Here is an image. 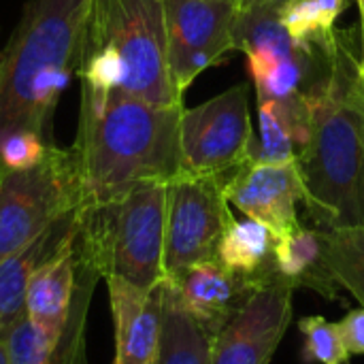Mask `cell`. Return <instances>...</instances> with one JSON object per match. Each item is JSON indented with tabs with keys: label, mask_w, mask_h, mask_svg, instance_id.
I'll use <instances>...</instances> for the list:
<instances>
[{
	"label": "cell",
	"mask_w": 364,
	"mask_h": 364,
	"mask_svg": "<svg viewBox=\"0 0 364 364\" xmlns=\"http://www.w3.org/2000/svg\"><path fill=\"white\" fill-rule=\"evenodd\" d=\"M224 183V177L183 171L166 183L164 277L218 258L220 241L235 220Z\"/></svg>",
	"instance_id": "obj_7"
},
{
	"label": "cell",
	"mask_w": 364,
	"mask_h": 364,
	"mask_svg": "<svg viewBox=\"0 0 364 364\" xmlns=\"http://www.w3.org/2000/svg\"><path fill=\"white\" fill-rule=\"evenodd\" d=\"M77 226L79 209L60 218L26 247L0 260V335L26 316V290L32 275L70 239H75Z\"/></svg>",
	"instance_id": "obj_15"
},
{
	"label": "cell",
	"mask_w": 364,
	"mask_h": 364,
	"mask_svg": "<svg viewBox=\"0 0 364 364\" xmlns=\"http://www.w3.org/2000/svg\"><path fill=\"white\" fill-rule=\"evenodd\" d=\"M292 294L282 279L258 286L213 335L209 364H271L292 324Z\"/></svg>",
	"instance_id": "obj_10"
},
{
	"label": "cell",
	"mask_w": 364,
	"mask_h": 364,
	"mask_svg": "<svg viewBox=\"0 0 364 364\" xmlns=\"http://www.w3.org/2000/svg\"><path fill=\"white\" fill-rule=\"evenodd\" d=\"M166 183L141 181L124 194L79 207L77 252L98 277L154 290L164 279Z\"/></svg>",
	"instance_id": "obj_5"
},
{
	"label": "cell",
	"mask_w": 364,
	"mask_h": 364,
	"mask_svg": "<svg viewBox=\"0 0 364 364\" xmlns=\"http://www.w3.org/2000/svg\"><path fill=\"white\" fill-rule=\"evenodd\" d=\"M275 275L290 286L316 288L326 299L337 296V286L322 267V241L318 228L296 226L275 239Z\"/></svg>",
	"instance_id": "obj_18"
},
{
	"label": "cell",
	"mask_w": 364,
	"mask_h": 364,
	"mask_svg": "<svg viewBox=\"0 0 364 364\" xmlns=\"http://www.w3.org/2000/svg\"><path fill=\"white\" fill-rule=\"evenodd\" d=\"M0 364H11L9 363V354H6V343H4L2 335H0Z\"/></svg>",
	"instance_id": "obj_27"
},
{
	"label": "cell",
	"mask_w": 364,
	"mask_h": 364,
	"mask_svg": "<svg viewBox=\"0 0 364 364\" xmlns=\"http://www.w3.org/2000/svg\"><path fill=\"white\" fill-rule=\"evenodd\" d=\"M51 143L30 130H17L0 141V171H23L34 166Z\"/></svg>",
	"instance_id": "obj_23"
},
{
	"label": "cell",
	"mask_w": 364,
	"mask_h": 364,
	"mask_svg": "<svg viewBox=\"0 0 364 364\" xmlns=\"http://www.w3.org/2000/svg\"><path fill=\"white\" fill-rule=\"evenodd\" d=\"M275 235L256 220H232L226 228L220 247L218 260L232 273L250 279L256 286L275 282Z\"/></svg>",
	"instance_id": "obj_17"
},
{
	"label": "cell",
	"mask_w": 364,
	"mask_h": 364,
	"mask_svg": "<svg viewBox=\"0 0 364 364\" xmlns=\"http://www.w3.org/2000/svg\"><path fill=\"white\" fill-rule=\"evenodd\" d=\"M358 205H360V222L364 226V149H363V164H360V181H358Z\"/></svg>",
	"instance_id": "obj_26"
},
{
	"label": "cell",
	"mask_w": 364,
	"mask_h": 364,
	"mask_svg": "<svg viewBox=\"0 0 364 364\" xmlns=\"http://www.w3.org/2000/svg\"><path fill=\"white\" fill-rule=\"evenodd\" d=\"M115 328L113 364H156L162 331V294L119 277H107Z\"/></svg>",
	"instance_id": "obj_12"
},
{
	"label": "cell",
	"mask_w": 364,
	"mask_h": 364,
	"mask_svg": "<svg viewBox=\"0 0 364 364\" xmlns=\"http://www.w3.org/2000/svg\"><path fill=\"white\" fill-rule=\"evenodd\" d=\"M0 64H2V47H0Z\"/></svg>",
	"instance_id": "obj_30"
},
{
	"label": "cell",
	"mask_w": 364,
	"mask_h": 364,
	"mask_svg": "<svg viewBox=\"0 0 364 364\" xmlns=\"http://www.w3.org/2000/svg\"><path fill=\"white\" fill-rule=\"evenodd\" d=\"M350 0H292L282 19L290 36L301 45H324L333 32L337 17Z\"/></svg>",
	"instance_id": "obj_21"
},
{
	"label": "cell",
	"mask_w": 364,
	"mask_h": 364,
	"mask_svg": "<svg viewBox=\"0 0 364 364\" xmlns=\"http://www.w3.org/2000/svg\"><path fill=\"white\" fill-rule=\"evenodd\" d=\"M320 241L326 275L364 307V226L320 230Z\"/></svg>",
	"instance_id": "obj_19"
},
{
	"label": "cell",
	"mask_w": 364,
	"mask_h": 364,
	"mask_svg": "<svg viewBox=\"0 0 364 364\" xmlns=\"http://www.w3.org/2000/svg\"><path fill=\"white\" fill-rule=\"evenodd\" d=\"M166 279L175 284L186 307L211 335H215L258 288L226 269L218 258L192 264Z\"/></svg>",
	"instance_id": "obj_13"
},
{
	"label": "cell",
	"mask_w": 364,
	"mask_h": 364,
	"mask_svg": "<svg viewBox=\"0 0 364 364\" xmlns=\"http://www.w3.org/2000/svg\"><path fill=\"white\" fill-rule=\"evenodd\" d=\"M75 239L36 269L26 290V316L53 337L64 335L81 286V260Z\"/></svg>",
	"instance_id": "obj_14"
},
{
	"label": "cell",
	"mask_w": 364,
	"mask_h": 364,
	"mask_svg": "<svg viewBox=\"0 0 364 364\" xmlns=\"http://www.w3.org/2000/svg\"><path fill=\"white\" fill-rule=\"evenodd\" d=\"M252 139L250 87L237 83L203 105L181 111V171L226 179L247 160Z\"/></svg>",
	"instance_id": "obj_8"
},
{
	"label": "cell",
	"mask_w": 364,
	"mask_h": 364,
	"mask_svg": "<svg viewBox=\"0 0 364 364\" xmlns=\"http://www.w3.org/2000/svg\"><path fill=\"white\" fill-rule=\"evenodd\" d=\"M292 0H235L239 11L245 9H275V11H284Z\"/></svg>",
	"instance_id": "obj_25"
},
{
	"label": "cell",
	"mask_w": 364,
	"mask_h": 364,
	"mask_svg": "<svg viewBox=\"0 0 364 364\" xmlns=\"http://www.w3.org/2000/svg\"><path fill=\"white\" fill-rule=\"evenodd\" d=\"M303 335V363L307 364H350L352 354L348 352L339 324L324 316H307L299 320Z\"/></svg>",
	"instance_id": "obj_22"
},
{
	"label": "cell",
	"mask_w": 364,
	"mask_h": 364,
	"mask_svg": "<svg viewBox=\"0 0 364 364\" xmlns=\"http://www.w3.org/2000/svg\"><path fill=\"white\" fill-rule=\"evenodd\" d=\"M339 324L343 343L352 356H364V307L350 309Z\"/></svg>",
	"instance_id": "obj_24"
},
{
	"label": "cell",
	"mask_w": 364,
	"mask_h": 364,
	"mask_svg": "<svg viewBox=\"0 0 364 364\" xmlns=\"http://www.w3.org/2000/svg\"><path fill=\"white\" fill-rule=\"evenodd\" d=\"M77 77L83 90L183 105L168 70L162 0H90Z\"/></svg>",
	"instance_id": "obj_4"
},
{
	"label": "cell",
	"mask_w": 364,
	"mask_h": 364,
	"mask_svg": "<svg viewBox=\"0 0 364 364\" xmlns=\"http://www.w3.org/2000/svg\"><path fill=\"white\" fill-rule=\"evenodd\" d=\"M183 105L160 107L124 92L81 87L77 139L70 145L83 205L111 200L141 181L181 173Z\"/></svg>",
	"instance_id": "obj_2"
},
{
	"label": "cell",
	"mask_w": 364,
	"mask_h": 364,
	"mask_svg": "<svg viewBox=\"0 0 364 364\" xmlns=\"http://www.w3.org/2000/svg\"><path fill=\"white\" fill-rule=\"evenodd\" d=\"M83 203L73 151L49 145L23 171H0V260L26 247Z\"/></svg>",
	"instance_id": "obj_6"
},
{
	"label": "cell",
	"mask_w": 364,
	"mask_h": 364,
	"mask_svg": "<svg viewBox=\"0 0 364 364\" xmlns=\"http://www.w3.org/2000/svg\"><path fill=\"white\" fill-rule=\"evenodd\" d=\"M235 51L247 53H279L299 55L309 45L296 43L284 26L282 11L275 9H245L237 11L232 23Z\"/></svg>",
	"instance_id": "obj_20"
},
{
	"label": "cell",
	"mask_w": 364,
	"mask_h": 364,
	"mask_svg": "<svg viewBox=\"0 0 364 364\" xmlns=\"http://www.w3.org/2000/svg\"><path fill=\"white\" fill-rule=\"evenodd\" d=\"M226 198L245 218L264 224L275 239L296 228V207L305 198V186L296 160L286 164L243 162L226 177Z\"/></svg>",
	"instance_id": "obj_11"
},
{
	"label": "cell",
	"mask_w": 364,
	"mask_h": 364,
	"mask_svg": "<svg viewBox=\"0 0 364 364\" xmlns=\"http://www.w3.org/2000/svg\"><path fill=\"white\" fill-rule=\"evenodd\" d=\"M166 26V55L175 90L183 96L190 83L220 64L230 51L235 0H162Z\"/></svg>",
	"instance_id": "obj_9"
},
{
	"label": "cell",
	"mask_w": 364,
	"mask_h": 364,
	"mask_svg": "<svg viewBox=\"0 0 364 364\" xmlns=\"http://www.w3.org/2000/svg\"><path fill=\"white\" fill-rule=\"evenodd\" d=\"M360 66H363V73H364V21H363V45H360Z\"/></svg>",
	"instance_id": "obj_28"
},
{
	"label": "cell",
	"mask_w": 364,
	"mask_h": 364,
	"mask_svg": "<svg viewBox=\"0 0 364 364\" xmlns=\"http://www.w3.org/2000/svg\"><path fill=\"white\" fill-rule=\"evenodd\" d=\"M162 331L156 364H209L213 335L192 316L171 279H162Z\"/></svg>",
	"instance_id": "obj_16"
},
{
	"label": "cell",
	"mask_w": 364,
	"mask_h": 364,
	"mask_svg": "<svg viewBox=\"0 0 364 364\" xmlns=\"http://www.w3.org/2000/svg\"><path fill=\"white\" fill-rule=\"evenodd\" d=\"M324 75L305 90L311 136L296 164L305 186L303 205L318 230L360 226L358 181L364 149V73L352 32L335 30L322 45Z\"/></svg>",
	"instance_id": "obj_1"
},
{
	"label": "cell",
	"mask_w": 364,
	"mask_h": 364,
	"mask_svg": "<svg viewBox=\"0 0 364 364\" xmlns=\"http://www.w3.org/2000/svg\"><path fill=\"white\" fill-rule=\"evenodd\" d=\"M90 0H28L2 47L0 141L30 130L49 141L62 92L81 64Z\"/></svg>",
	"instance_id": "obj_3"
},
{
	"label": "cell",
	"mask_w": 364,
	"mask_h": 364,
	"mask_svg": "<svg viewBox=\"0 0 364 364\" xmlns=\"http://www.w3.org/2000/svg\"><path fill=\"white\" fill-rule=\"evenodd\" d=\"M358 2V9H360V15H363V21H364V0H356Z\"/></svg>",
	"instance_id": "obj_29"
}]
</instances>
